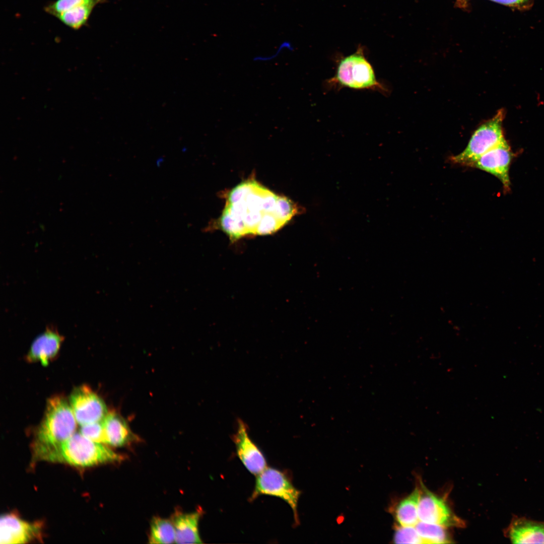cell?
<instances>
[{
  "instance_id": "1",
  "label": "cell",
  "mask_w": 544,
  "mask_h": 544,
  "mask_svg": "<svg viewBox=\"0 0 544 544\" xmlns=\"http://www.w3.org/2000/svg\"><path fill=\"white\" fill-rule=\"evenodd\" d=\"M299 212L289 198L276 195L256 181L248 180L229 193L219 225L231 239L267 235L281 228Z\"/></svg>"
},
{
  "instance_id": "2",
  "label": "cell",
  "mask_w": 544,
  "mask_h": 544,
  "mask_svg": "<svg viewBox=\"0 0 544 544\" xmlns=\"http://www.w3.org/2000/svg\"><path fill=\"white\" fill-rule=\"evenodd\" d=\"M77 421L70 404L60 396L49 399L33 444L36 459L43 460L75 433Z\"/></svg>"
},
{
  "instance_id": "3",
  "label": "cell",
  "mask_w": 544,
  "mask_h": 544,
  "mask_svg": "<svg viewBox=\"0 0 544 544\" xmlns=\"http://www.w3.org/2000/svg\"><path fill=\"white\" fill-rule=\"evenodd\" d=\"M103 444L93 441L80 433H75L47 454L44 460L88 467L123 459L122 455Z\"/></svg>"
},
{
  "instance_id": "4",
  "label": "cell",
  "mask_w": 544,
  "mask_h": 544,
  "mask_svg": "<svg viewBox=\"0 0 544 544\" xmlns=\"http://www.w3.org/2000/svg\"><path fill=\"white\" fill-rule=\"evenodd\" d=\"M327 84L335 88L348 87L357 90L368 89L383 94L387 92L384 85L377 79L374 69L359 46L356 51L339 60L335 74Z\"/></svg>"
},
{
  "instance_id": "5",
  "label": "cell",
  "mask_w": 544,
  "mask_h": 544,
  "mask_svg": "<svg viewBox=\"0 0 544 544\" xmlns=\"http://www.w3.org/2000/svg\"><path fill=\"white\" fill-rule=\"evenodd\" d=\"M503 110L481 125L472 134L464 150L452 156L450 161L456 164L471 167L482 155L505 141L502 124Z\"/></svg>"
},
{
  "instance_id": "6",
  "label": "cell",
  "mask_w": 544,
  "mask_h": 544,
  "mask_svg": "<svg viewBox=\"0 0 544 544\" xmlns=\"http://www.w3.org/2000/svg\"><path fill=\"white\" fill-rule=\"evenodd\" d=\"M300 494L286 473L275 468L266 467L257 475L250 501L263 495L279 497L290 505L294 512L295 521L297 523V506Z\"/></svg>"
},
{
  "instance_id": "7",
  "label": "cell",
  "mask_w": 544,
  "mask_h": 544,
  "mask_svg": "<svg viewBox=\"0 0 544 544\" xmlns=\"http://www.w3.org/2000/svg\"><path fill=\"white\" fill-rule=\"evenodd\" d=\"M418 515L420 521L445 527H463V521L456 516L445 500L430 491L420 479Z\"/></svg>"
},
{
  "instance_id": "8",
  "label": "cell",
  "mask_w": 544,
  "mask_h": 544,
  "mask_svg": "<svg viewBox=\"0 0 544 544\" xmlns=\"http://www.w3.org/2000/svg\"><path fill=\"white\" fill-rule=\"evenodd\" d=\"M70 403L77 422L81 426L102 421L108 414L103 399L86 385L73 390Z\"/></svg>"
},
{
  "instance_id": "9",
  "label": "cell",
  "mask_w": 544,
  "mask_h": 544,
  "mask_svg": "<svg viewBox=\"0 0 544 544\" xmlns=\"http://www.w3.org/2000/svg\"><path fill=\"white\" fill-rule=\"evenodd\" d=\"M512 158L510 148L504 141L480 156L471 165L489 173L502 182L504 189H510L509 167Z\"/></svg>"
},
{
  "instance_id": "10",
  "label": "cell",
  "mask_w": 544,
  "mask_h": 544,
  "mask_svg": "<svg viewBox=\"0 0 544 544\" xmlns=\"http://www.w3.org/2000/svg\"><path fill=\"white\" fill-rule=\"evenodd\" d=\"M39 523H30L16 515L6 514L1 516L0 540L1 544L24 543L41 536Z\"/></svg>"
},
{
  "instance_id": "11",
  "label": "cell",
  "mask_w": 544,
  "mask_h": 544,
  "mask_svg": "<svg viewBox=\"0 0 544 544\" xmlns=\"http://www.w3.org/2000/svg\"><path fill=\"white\" fill-rule=\"evenodd\" d=\"M233 440L239 458L250 472L258 475L266 468L264 455L251 440L245 424L241 420L238 422Z\"/></svg>"
},
{
  "instance_id": "12",
  "label": "cell",
  "mask_w": 544,
  "mask_h": 544,
  "mask_svg": "<svg viewBox=\"0 0 544 544\" xmlns=\"http://www.w3.org/2000/svg\"><path fill=\"white\" fill-rule=\"evenodd\" d=\"M504 533L513 543H544V521L513 516Z\"/></svg>"
},
{
  "instance_id": "13",
  "label": "cell",
  "mask_w": 544,
  "mask_h": 544,
  "mask_svg": "<svg viewBox=\"0 0 544 544\" xmlns=\"http://www.w3.org/2000/svg\"><path fill=\"white\" fill-rule=\"evenodd\" d=\"M64 339L56 328L48 326L33 341L26 359L28 362H39L44 366L57 354Z\"/></svg>"
},
{
  "instance_id": "14",
  "label": "cell",
  "mask_w": 544,
  "mask_h": 544,
  "mask_svg": "<svg viewBox=\"0 0 544 544\" xmlns=\"http://www.w3.org/2000/svg\"><path fill=\"white\" fill-rule=\"evenodd\" d=\"M202 511L191 513L176 512L172 518L175 532L176 543H201L198 522Z\"/></svg>"
},
{
  "instance_id": "15",
  "label": "cell",
  "mask_w": 544,
  "mask_h": 544,
  "mask_svg": "<svg viewBox=\"0 0 544 544\" xmlns=\"http://www.w3.org/2000/svg\"><path fill=\"white\" fill-rule=\"evenodd\" d=\"M102 422L105 444L114 447H122L137 439L125 421L117 413H108Z\"/></svg>"
},
{
  "instance_id": "16",
  "label": "cell",
  "mask_w": 544,
  "mask_h": 544,
  "mask_svg": "<svg viewBox=\"0 0 544 544\" xmlns=\"http://www.w3.org/2000/svg\"><path fill=\"white\" fill-rule=\"evenodd\" d=\"M420 494L417 484L412 493L398 503L395 511V517L399 525L415 526L420 521L418 515Z\"/></svg>"
},
{
  "instance_id": "17",
  "label": "cell",
  "mask_w": 544,
  "mask_h": 544,
  "mask_svg": "<svg viewBox=\"0 0 544 544\" xmlns=\"http://www.w3.org/2000/svg\"><path fill=\"white\" fill-rule=\"evenodd\" d=\"M150 543H172L175 542V528L172 520L154 517L151 522Z\"/></svg>"
},
{
  "instance_id": "18",
  "label": "cell",
  "mask_w": 544,
  "mask_h": 544,
  "mask_svg": "<svg viewBox=\"0 0 544 544\" xmlns=\"http://www.w3.org/2000/svg\"><path fill=\"white\" fill-rule=\"evenodd\" d=\"M95 4L81 5L62 13L56 17L69 27L78 30L85 26L94 8Z\"/></svg>"
},
{
  "instance_id": "19",
  "label": "cell",
  "mask_w": 544,
  "mask_h": 544,
  "mask_svg": "<svg viewBox=\"0 0 544 544\" xmlns=\"http://www.w3.org/2000/svg\"><path fill=\"white\" fill-rule=\"evenodd\" d=\"M415 527L426 543H450L451 538L446 527L419 521Z\"/></svg>"
},
{
  "instance_id": "20",
  "label": "cell",
  "mask_w": 544,
  "mask_h": 544,
  "mask_svg": "<svg viewBox=\"0 0 544 544\" xmlns=\"http://www.w3.org/2000/svg\"><path fill=\"white\" fill-rule=\"evenodd\" d=\"M107 0H55L44 7L48 14L56 17L59 14L78 6L89 4L97 5L105 3Z\"/></svg>"
},
{
  "instance_id": "21",
  "label": "cell",
  "mask_w": 544,
  "mask_h": 544,
  "mask_svg": "<svg viewBox=\"0 0 544 544\" xmlns=\"http://www.w3.org/2000/svg\"><path fill=\"white\" fill-rule=\"evenodd\" d=\"M393 540L395 543H426L415 526L399 525L395 529Z\"/></svg>"
},
{
  "instance_id": "22",
  "label": "cell",
  "mask_w": 544,
  "mask_h": 544,
  "mask_svg": "<svg viewBox=\"0 0 544 544\" xmlns=\"http://www.w3.org/2000/svg\"><path fill=\"white\" fill-rule=\"evenodd\" d=\"M80 433L93 441L105 444V432L102 421L81 426Z\"/></svg>"
},
{
  "instance_id": "23",
  "label": "cell",
  "mask_w": 544,
  "mask_h": 544,
  "mask_svg": "<svg viewBox=\"0 0 544 544\" xmlns=\"http://www.w3.org/2000/svg\"><path fill=\"white\" fill-rule=\"evenodd\" d=\"M293 47L292 43L289 41H283L279 46L275 52L269 55H257L253 58V61L255 62H267L271 61L279 56L283 52L286 50L292 51Z\"/></svg>"
},
{
  "instance_id": "24",
  "label": "cell",
  "mask_w": 544,
  "mask_h": 544,
  "mask_svg": "<svg viewBox=\"0 0 544 544\" xmlns=\"http://www.w3.org/2000/svg\"><path fill=\"white\" fill-rule=\"evenodd\" d=\"M492 1L507 5L516 7L523 4L526 0H491Z\"/></svg>"
}]
</instances>
